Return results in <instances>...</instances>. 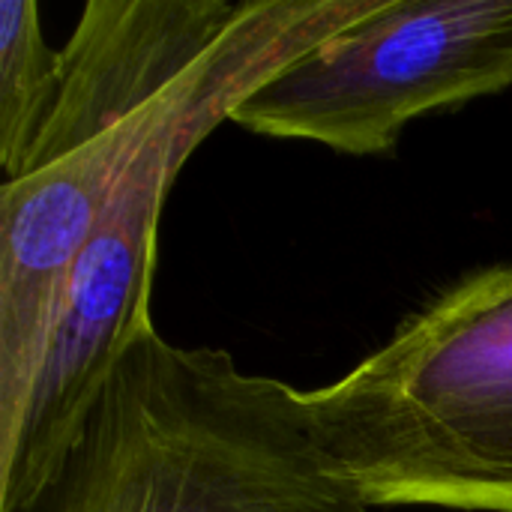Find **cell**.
Masks as SVG:
<instances>
[{"label":"cell","mask_w":512,"mask_h":512,"mask_svg":"<svg viewBox=\"0 0 512 512\" xmlns=\"http://www.w3.org/2000/svg\"><path fill=\"white\" fill-rule=\"evenodd\" d=\"M327 465L303 393L222 348L144 330L15 512H369Z\"/></svg>","instance_id":"obj_1"},{"label":"cell","mask_w":512,"mask_h":512,"mask_svg":"<svg viewBox=\"0 0 512 512\" xmlns=\"http://www.w3.org/2000/svg\"><path fill=\"white\" fill-rule=\"evenodd\" d=\"M378 0H243L222 42L174 87L171 108L87 243L30 411L0 450V512H15L57 468L123 351L153 327L150 285L162 207L183 162L279 69Z\"/></svg>","instance_id":"obj_2"},{"label":"cell","mask_w":512,"mask_h":512,"mask_svg":"<svg viewBox=\"0 0 512 512\" xmlns=\"http://www.w3.org/2000/svg\"><path fill=\"white\" fill-rule=\"evenodd\" d=\"M300 393L327 465L369 507L512 512V261L447 285Z\"/></svg>","instance_id":"obj_3"},{"label":"cell","mask_w":512,"mask_h":512,"mask_svg":"<svg viewBox=\"0 0 512 512\" xmlns=\"http://www.w3.org/2000/svg\"><path fill=\"white\" fill-rule=\"evenodd\" d=\"M507 87L512 0H381L264 81L231 123L348 156H384L417 117Z\"/></svg>","instance_id":"obj_4"},{"label":"cell","mask_w":512,"mask_h":512,"mask_svg":"<svg viewBox=\"0 0 512 512\" xmlns=\"http://www.w3.org/2000/svg\"><path fill=\"white\" fill-rule=\"evenodd\" d=\"M174 87L96 141L0 186V450L30 411L75 267L159 132Z\"/></svg>","instance_id":"obj_5"},{"label":"cell","mask_w":512,"mask_h":512,"mask_svg":"<svg viewBox=\"0 0 512 512\" xmlns=\"http://www.w3.org/2000/svg\"><path fill=\"white\" fill-rule=\"evenodd\" d=\"M240 12L243 3L225 0H90L60 48L57 99L24 177L162 99Z\"/></svg>","instance_id":"obj_6"},{"label":"cell","mask_w":512,"mask_h":512,"mask_svg":"<svg viewBox=\"0 0 512 512\" xmlns=\"http://www.w3.org/2000/svg\"><path fill=\"white\" fill-rule=\"evenodd\" d=\"M60 87V51L42 36L33 0L0 3V168L21 180Z\"/></svg>","instance_id":"obj_7"}]
</instances>
